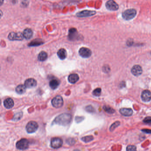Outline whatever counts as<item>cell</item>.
Returning a JSON list of instances; mask_svg holds the SVG:
<instances>
[{
	"label": "cell",
	"mask_w": 151,
	"mask_h": 151,
	"mask_svg": "<svg viewBox=\"0 0 151 151\" xmlns=\"http://www.w3.org/2000/svg\"><path fill=\"white\" fill-rule=\"evenodd\" d=\"M74 151H79V150L75 149V150H74Z\"/></svg>",
	"instance_id": "34"
},
{
	"label": "cell",
	"mask_w": 151,
	"mask_h": 151,
	"mask_svg": "<svg viewBox=\"0 0 151 151\" xmlns=\"http://www.w3.org/2000/svg\"><path fill=\"white\" fill-rule=\"evenodd\" d=\"M103 109L105 111L108 113H110V114H112V113H113L115 112V110L113 108H112L110 106H105L103 107Z\"/></svg>",
	"instance_id": "25"
},
{
	"label": "cell",
	"mask_w": 151,
	"mask_h": 151,
	"mask_svg": "<svg viewBox=\"0 0 151 151\" xmlns=\"http://www.w3.org/2000/svg\"><path fill=\"white\" fill-rule=\"evenodd\" d=\"M16 146L19 149L24 150L28 148L29 142L26 139H22L17 143Z\"/></svg>",
	"instance_id": "5"
},
{
	"label": "cell",
	"mask_w": 151,
	"mask_h": 151,
	"mask_svg": "<svg viewBox=\"0 0 151 151\" xmlns=\"http://www.w3.org/2000/svg\"><path fill=\"white\" fill-rule=\"evenodd\" d=\"M23 34L24 38L27 40H28L31 38L32 37H33V32L32 30L30 28H26L23 32Z\"/></svg>",
	"instance_id": "18"
},
{
	"label": "cell",
	"mask_w": 151,
	"mask_h": 151,
	"mask_svg": "<svg viewBox=\"0 0 151 151\" xmlns=\"http://www.w3.org/2000/svg\"><path fill=\"white\" fill-rule=\"evenodd\" d=\"M106 8L110 10L115 11L118 9L119 6L117 3L113 1H108L106 4Z\"/></svg>",
	"instance_id": "10"
},
{
	"label": "cell",
	"mask_w": 151,
	"mask_h": 151,
	"mask_svg": "<svg viewBox=\"0 0 151 151\" xmlns=\"http://www.w3.org/2000/svg\"><path fill=\"white\" fill-rule=\"evenodd\" d=\"M126 151H137V148L135 146L130 145L127 146Z\"/></svg>",
	"instance_id": "29"
},
{
	"label": "cell",
	"mask_w": 151,
	"mask_h": 151,
	"mask_svg": "<svg viewBox=\"0 0 151 151\" xmlns=\"http://www.w3.org/2000/svg\"><path fill=\"white\" fill-rule=\"evenodd\" d=\"M14 101L11 98H8L4 101V105L7 109H11L14 106Z\"/></svg>",
	"instance_id": "17"
},
{
	"label": "cell",
	"mask_w": 151,
	"mask_h": 151,
	"mask_svg": "<svg viewBox=\"0 0 151 151\" xmlns=\"http://www.w3.org/2000/svg\"><path fill=\"white\" fill-rule=\"evenodd\" d=\"M68 80L71 84H75L79 80V76L77 74H71L68 76Z\"/></svg>",
	"instance_id": "16"
},
{
	"label": "cell",
	"mask_w": 151,
	"mask_h": 151,
	"mask_svg": "<svg viewBox=\"0 0 151 151\" xmlns=\"http://www.w3.org/2000/svg\"><path fill=\"white\" fill-rule=\"evenodd\" d=\"M23 113L21 112L17 113L14 115V117L13 118V120L14 121H18L19 120H20L21 118V117H22Z\"/></svg>",
	"instance_id": "24"
},
{
	"label": "cell",
	"mask_w": 151,
	"mask_h": 151,
	"mask_svg": "<svg viewBox=\"0 0 151 151\" xmlns=\"http://www.w3.org/2000/svg\"><path fill=\"white\" fill-rule=\"evenodd\" d=\"M63 141L59 137H54L51 140V146L52 148H60L62 146Z\"/></svg>",
	"instance_id": "7"
},
{
	"label": "cell",
	"mask_w": 151,
	"mask_h": 151,
	"mask_svg": "<svg viewBox=\"0 0 151 151\" xmlns=\"http://www.w3.org/2000/svg\"><path fill=\"white\" fill-rule=\"evenodd\" d=\"M48 55L46 52L42 51L40 52L38 56V59L40 61H44L47 59Z\"/></svg>",
	"instance_id": "21"
},
{
	"label": "cell",
	"mask_w": 151,
	"mask_h": 151,
	"mask_svg": "<svg viewBox=\"0 0 151 151\" xmlns=\"http://www.w3.org/2000/svg\"><path fill=\"white\" fill-rule=\"evenodd\" d=\"M137 14V11L134 9H129L122 13V17L126 20H131Z\"/></svg>",
	"instance_id": "2"
},
{
	"label": "cell",
	"mask_w": 151,
	"mask_h": 151,
	"mask_svg": "<svg viewBox=\"0 0 151 151\" xmlns=\"http://www.w3.org/2000/svg\"><path fill=\"white\" fill-rule=\"evenodd\" d=\"M93 136H86L85 137H82V140L86 143L92 141L93 140Z\"/></svg>",
	"instance_id": "26"
},
{
	"label": "cell",
	"mask_w": 151,
	"mask_h": 151,
	"mask_svg": "<svg viewBox=\"0 0 151 151\" xmlns=\"http://www.w3.org/2000/svg\"><path fill=\"white\" fill-rule=\"evenodd\" d=\"M43 43H44L42 40H40V39H36V40H34L33 41H32L28 45L30 47L37 46H39V45L42 44Z\"/></svg>",
	"instance_id": "23"
},
{
	"label": "cell",
	"mask_w": 151,
	"mask_h": 151,
	"mask_svg": "<svg viewBox=\"0 0 151 151\" xmlns=\"http://www.w3.org/2000/svg\"><path fill=\"white\" fill-rule=\"evenodd\" d=\"M66 142L68 144L72 145V144H75V140L73 139L70 138L67 140Z\"/></svg>",
	"instance_id": "32"
},
{
	"label": "cell",
	"mask_w": 151,
	"mask_h": 151,
	"mask_svg": "<svg viewBox=\"0 0 151 151\" xmlns=\"http://www.w3.org/2000/svg\"><path fill=\"white\" fill-rule=\"evenodd\" d=\"M121 114L124 116H130L133 114V110L130 108H122L120 110Z\"/></svg>",
	"instance_id": "15"
},
{
	"label": "cell",
	"mask_w": 151,
	"mask_h": 151,
	"mask_svg": "<svg viewBox=\"0 0 151 151\" xmlns=\"http://www.w3.org/2000/svg\"><path fill=\"white\" fill-rule=\"evenodd\" d=\"M60 84L59 81L56 79H53L50 82L49 86L52 89H56Z\"/></svg>",
	"instance_id": "20"
},
{
	"label": "cell",
	"mask_w": 151,
	"mask_h": 151,
	"mask_svg": "<svg viewBox=\"0 0 151 151\" xmlns=\"http://www.w3.org/2000/svg\"><path fill=\"white\" fill-rule=\"evenodd\" d=\"M24 37L23 33L20 32H11L8 35V39L10 40H21Z\"/></svg>",
	"instance_id": "6"
},
{
	"label": "cell",
	"mask_w": 151,
	"mask_h": 151,
	"mask_svg": "<svg viewBox=\"0 0 151 151\" xmlns=\"http://www.w3.org/2000/svg\"><path fill=\"white\" fill-rule=\"evenodd\" d=\"M57 55L60 59L64 60L66 58L67 56V52L66 50L64 48H61L58 51Z\"/></svg>",
	"instance_id": "19"
},
{
	"label": "cell",
	"mask_w": 151,
	"mask_h": 151,
	"mask_svg": "<svg viewBox=\"0 0 151 151\" xmlns=\"http://www.w3.org/2000/svg\"><path fill=\"white\" fill-rule=\"evenodd\" d=\"M37 85V81L34 79H28L26 80L24 82V86L28 88L35 87Z\"/></svg>",
	"instance_id": "12"
},
{
	"label": "cell",
	"mask_w": 151,
	"mask_h": 151,
	"mask_svg": "<svg viewBox=\"0 0 151 151\" xmlns=\"http://www.w3.org/2000/svg\"><path fill=\"white\" fill-rule=\"evenodd\" d=\"M86 111L89 112H93L95 111V110L93 109V108L91 106H87L86 108Z\"/></svg>",
	"instance_id": "31"
},
{
	"label": "cell",
	"mask_w": 151,
	"mask_h": 151,
	"mask_svg": "<svg viewBox=\"0 0 151 151\" xmlns=\"http://www.w3.org/2000/svg\"><path fill=\"white\" fill-rule=\"evenodd\" d=\"M143 122L146 124H151V117H147L143 120Z\"/></svg>",
	"instance_id": "30"
},
{
	"label": "cell",
	"mask_w": 151,
	"mask_h": 151,
	"mask_svg": "<svg viewBox=\"0 0 151 151\" xmlns=\"http://www.w3.org/2000/svg\"><path fill=\"white\" fill-rule=\"evenodd\" d=\"M141 97L144 102H149L151 100V92L148 90H144L141 93Z\"/></svg>",
	"instance_id": "11"
},
{
	"label": "cell",
	"mask_w": 151,
	"mask_h": 151,
	"mask_svg": "<svg viewBox=\"0 0 151 151\" xmlns=\"http://www.w3.org/2000/svg\"><path fill=\"white\" fill-rule=\"evenodd\" d=\"M52 106L56 108L61 107L64 104V100L63 97L60 95L55 96L51 101Z\"/></svg>",
	"instance_id": "3"
},
{
	"label": "cell",
	"mask_w": 151,
	"mask_h": 151,
	"mask_svg": "<svg viewBox=\"0 0 151 151\" xmlns=\"http://www.w3.org/2000/svg\"><path fill=\"white\" fill-rule=\"evenodd\" d=\"M142 131L144 132V133H150L151 134V129H144L142 130Z\"/></svg>",
	"instance_id": "33"
},
{
	"label": "cell",
	"mask_w": 151,
	"mask_h": 151,
	"mask_svg": "<svg viewBox=\"0 0 151 151\" xmlns=\"http://www.w3.org/2000/svg\"><path fill=\"white\" fill-rule=\"evenodd\" d=\"M79 55L82 58H89L91 55L92 51L89 48L82 47L79 51Z\"/></svg>",
	"instance_id": "8"
},
{
	"label": "cell",
	"mask_w": 151,
	"mask_h": 151,
	"mask_svg": "<svg viewBox=\"0 0 151 151\" xmlns=\"http://www.w3.org/2000/svg\"><path fill=\"white\" fill-rule=\"evenodd\" d=\"M78 37V32L75 28H71L69 31L68 38L71 40H75Z\"/></svg>",
	"instance_id": "14"
},
{
	"label": "cell",
	"mask_w": 151,
	"mask_h": 151,
	"mask_svg": "<svg viewBox=\"0 0 151 151\" xmlns=\"http://www.w3.org/2000/svg\"><path fill=\"white\" fill-rule=\"evenodd\" d=\"M142 71V69L139 65H135L131 70L132 73L136 76H138L141 75Z\"/></svg>",
	"instance_id": "13"
},
{
	"label": "cell",
	"mask_w": 151,
	"mask_h": 151,
	"mask_svg": "<svg viewBox=\"0 0 151 151\" xmlns=\"http://www.w3.org/2000/svg\"><path fill=\"white\" fill-rule=\"evenodd\" d=\"M38 128V124L35 122H30L28 123L26 127L27 132L32 133L35 132Z\"/></svg>",
	"instance_id": "4"
},
{
	"label": "cell",
	"mask_w": 151,
	"mask_h": 151,
	"mask_svg": "<svg viewBox=\"0 0 151 151\" xmlns=\"http://www.w3.org/2000/svg\"><path fill=\"white\" fill-rule=\"evenodd\" d=\"M120 124L119 122H115L114 123H113L110 127V131H113L117 127H118L120 125Z\"/></svg>",
	"instance_id": "28"
},
{
	"label": "cell",
	"mask_w": 151,
	"mask_h": 151,
	"mask_svg": "<svg viewBox=\"0 0 151 151\" xmlns=\"http://www.w3.org/2000/svg\"><path fill=\"white\" fill-rule=\"evenodd\" d=\"M102 90L100 88H97L95 89L93 92V95L95 96H99L101 95Z\"/></svg>",
	"instance_id": "27"
},
{
	"label": "cell",
	"mask_w": 151,
	"mask_h": 151,
	"mask_svg": "<svg viewBox=\"0 0 151 151\" xmlns=\"http://www.w3.org/2000/svg\"><path fill=\"white\" fill-rule=\"evenodd\" d=\"M96 12L95 11L83 10L77 13L76 16L79 17H88L95 15Z\"/></svg>",
	"instance_id": "9"
},
{
	"label": "cell",
	"mask_w": 151,
	"mask_h": 151,
	"mask_svg": "<svg viewBox=\"0 0 151 151\" xmlns=\"http://www.w3.org/2000/svg\"><path fill=\"white\" fill-rule=\"evenodd\" d=\"M26 87L24 85H19L16 87V91L20 95L24 93L26 91Z\"/></svg>",
	"instance_id": "22"
},
{
	"label": "cell",
	"mask_w": 151,
	"mask_h": 151,
	"mask_svg": "<svg viewBox=\"0 0 151 151\" xmlns=\"http://www.w3.org/2000/svg\"><path fill=\"white\" fill-rule=\"evenodd\" d=\"M72 120V116L69 113H64L57 116L54 120V122L61 126H66L69 124Z\"/></svg>",
	"instance_id": "1"
}]
</instances>
